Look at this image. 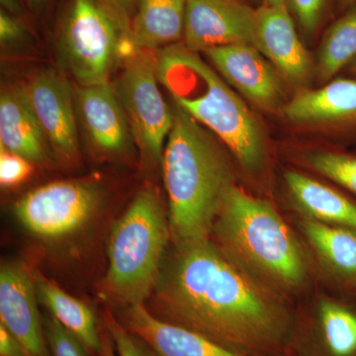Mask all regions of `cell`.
I'll use <instances>...</instances> for the list:
<instances>
[{
	"label": "cell",
	"instance_id": "6da1fadb",
	"mask_svg": "<svg viewBox=\"0 0 356 356\" xmlns=\"http://www.w3.org/2000/svg\"><path fill=\"white\" fill-rule=\"evenodd\" d=\"M153 294L156 317L255 356H288L295 320L273 290L206 242L175 248Z\"/></svg>",
	"mask_w": 356,
	"mask_h": 356
},
{
	"label": "cell",
	"instance_id": "7a4b0ae2",
	"mask_svg": "<svg viewBox=\"0 0 356 356\" xmlns=\"http://www.w3.org/2000/svg\"><path fill=\"white\" fill-rule=\"evenodd\" d=\"M173 116L161 165L170 240L175 248H184L210 240L235 184L226 154L209 133L177 105Z\"/></svg>",
	"mask_w": 356,
	"mask_h": 356
},
{
	"label": "cell",
	"instance_id": "3957f363",
	"mask_svg": "<svg viewBox=\"0 0 356 356\" xmlns=\"http://www.w3.org/2000/svg\"><path fill=\"white\" fill-rule=\"evenodd\" d=\"M159 83L179 107L224 142L243 170L257 172L266 161L261 124L240 96L196 51L184 44L161 49L156 55Z\"/></svg>",
	"mask_w": 356,
	"mask_h": 356
},
{
	"label": "cell",
	"instance_id": "277c9868",
	"mask_svg": "<svg viewBox=\"0 0 356 356\" xmlns=\"http://www.w3.org/2000/svg\"><path fill=\"white\" fill-rule=\"evenodd\" d=\"M212 235L224 254L273 291H294L305 283V255L286 222L271 204L236 184L225 199Z\"/></svg>",
	"mask_w": 356,
	"mask_h": 356
},
{
	"label": "cell",
	"instance_id": "5b68a950",
	"mask_svg": "<svg viewBox=\"0 0 356 356\" xmlns=\"http://www.w3.org/2000/svg\"><path fill=\"white\" fill-rule=\"evenodd\" d=\"M170 236L168 215L154 187L140 191L111 229L108 267L100 295L114 306L145 304L163 267Z\"/></svg>",
	"mask_w": 356,
	"mask_h": 356
},
{
	"label": "cell",
	"instance_id": "8992f818",
	"mask_svg": "<svg viewBox=\"0 0 356 356\" xmlns=\"http://www.w3.org/2000/svg\"><path fill=\"white\" fill-rule=\"evenodd\" d=\"M128 18L112 0H70L58 30V48L81 86L109 83L123 53L137 50Z\"/></svg>",
	"mask_w": 356,
	"mask_h": 356
},
{
	"label": "cell",
	"instance_id": "52a82bcc",
	"mask_svg": "<svg viewBox=\"0 0 356 356\" xmlns=\"http://www.w3.org/2000/svg\"><path fill=\"white\" fill-rule=\"evenodd\" d=\"M103 191L91 180H60L26 193L15 204L16 220L35 238L58 243L76 236L95 220Z\"/></svg>",
	"mask_w": 356,
	"mask_h": 356
},
{
	"label": "cell",
	"instance_id": "ba28073f",
	"mask_svg": "<svg viewBox=\"0 0 356 356\" xmlns=\"http://www.w3.org/2000/svg\"><path fill=\"white\" fill-rule=\"evenodd\" d=\"M136 50L129 55L114 86L140 149L156 165H161L166 140L175 116L159 88L156 55Z\"/></svg>",
	"mask_w": 356,
	"mask_h": 356
},
{
	"label": "cell",
	"instance_id": "9c48e42d",
	"mask_svg": "<svg viewBox=\"0 0 356 356\" xmlns=\"http://www.w3.org/2000/svg\"><path fill=\"white\" fill-rule=\"evenodd\" d=\"M257 16L245 0H187L184 44L196 53L232 44L255 46Z\"/></svg>",
	"mask_w": 356,
	"mask_h": 356
},
{
	"label": "cell",
	"instance_id": "30bf717a",
	"mask_svg": "<svg viewBox=\"0 0 356 356\" xmlns=\"http://www.w3.org/2000/svg\"><path fill=\"white\" fill-rule=\"evenodd\" d=\"M51 153L65 163L79 153L76 95L67 79L56 70L40 72L25 86Z\"/></svg>",
	"mask_w": 356,
	"mask_h": 356
},
{
	"label": "cell",
	"instance_id": "8fae6325",
	"mask_svg": "<svg viewBox=\"0 0 356 356\" xmlns=\"http://www.w3.org/2000/svg\"><path fill=\"white\" fill-rule=\"evenodd\" d=\"M36 281L20 261L0 268V324L34 356H51L37 301Z\"/></svg>",
	"mask_w": 356,
	"mask_h": 356
},
{
	"label": "cell",
	"instance_id": "7c38bea8",
	"mask_svg": "<svg viewBox=\"0 0 356 356\" xmlns=\"http://www.w3.org/2000/svg\"><path fill=\"white\" fill-rule=\"evenodd\" d=\"M203 53L232 86L257 106H280L284 95L280 70L254 44H226Z\"/></svg>",
	"mask_w": 356,
	"mask_h": 356
},
{
	"label": "cell",
	"instance_id": "4fadbf2b",
	"mask_svg": "<svg viewBox=\"0 0 356 356\" xmlns=\"http://www.w3.org/2000/svg\"><path fill=\"white\" fill-rule=\"evenodd\" d=\"M122 323L152 356H255L231 350L197 332L161 320L145 304L124 308Z\"/></svg>",
	"mask_w": 356,
	"mask_h": 356
},
{
	"label": "cell",
	"instance_id": "5bb4252c",
	"mask_svg": "<svg viewBox=\"0 0 356 356\" xmlns=\"http://www.w3.org/2000/svg\"><path fill=\"white\" fill-rule=\"evenodd\" d=\"M76 105L84 131L95 149L112 156L127 149L132 130L111 84L81 86L76 91Z\"/></svg>",
	"mask_w": 356,
	"mask_h": 356
},
{
	"label": "cell",
	"instance_id": "9a60e30c",
	"mask_svg": "<svg viewBox=\"0 0 356 356\" xmlns=\"http://www.w3.org/2000/svg\"><path fill=\"white\" fill-rule=\"evenodd\" d=\"M257 15L255 47L292 83L305 81L311 72V58L300 41L289 7L262 4Z\"/></svg>",
	"mask_w": 356,
	"mask_h": 356
},
{
	"label": "cell",
	"instance_id": "2e32d148",
	"mask_svg": "<svg viewBox=\"0 0 356 356\" xmlns=\"http://www.w3.org/2000/svg\"><path fill=\"white\" fill-rule=\"evenodd\" d=\"M356 299V298H355ZM296 356H356V305L325 299L308 327L294 325L291 353Z\"/></svg>",
	"mask_w": 356,
	"mask_h": 356
},
{
	"label": "cell",
	"instance_id": "e0dca14e",
	"mask_svg": "<svg viewBox=\"0 0 356 356\" xmlns=\"http://www.w3.org/2000/svg\"><path fill=\"white\" fill-rule=\"evenodd\" d=\"M0 144L34 165L48 161L46 138L25 86L4 89L0 96Z\"/></svg>",
	"mask_w": 356,
	"mask_h": 356
},
{
	"label": "cell",
	"instance_id": "ac0fdd59",
	"mask_svg": "<svg viewBox=\"0 0 356 356\" xmlns=\"http://www.w3.org/2000/svg\"><path fill=\"white\" fill-rule=\"evenodd\" d=\"M295 123H327L356 127V79H339L295 96L283 108Z\"/></svg>",
	"mask_w": 356,
	"mask_h": 356
},
{
	"label": "cell",
	"instance_id": "d6986e66",
	"mask_svg": "<svg viewBox=\"0 0 356 356\" xmlns=\"http://www.w3.org/2000/svg\"><path fill=\"white\" fill-rule=\"evenodd\" d=\"M187 0H137L131 40L137 50H161L184 37Z\"/></svg>",
	"mask_w": 356,
	"mask_h": 356
},
{
	"label": "cell",
	"instance_id": "ffe728a7",
	"mask_svg": "<svg viewBox=\"0 0 356 356\" xmlns=\"http://www.w3.org/2000/svg\"><path fill=\"white\" fill-rule=\"evenodd\" d=\"M284 177L293 200L307 218L356 229V199L348 192L291 170Z\"/></svg>",
	"mask_w": 356,
	"mask_h": 356
},
{
	"label": "cell",
	"instance_id": "44dd1931",
	"mask_svg": "<svg viewBox=\"0 0 356 356\" xmlns=\"http://www.w3.org/2000/svg\"><path fill=\"white\" fill-rule=\"evenodd\" d=\"M302 231L343 289L356 296V229L306 218Z\"/></svg>",
	"mask_w": 356,
	"mask_h": 356
},
{
	"label": "cell",
	"instance_id": "7402d4cb",
	"mask_svg": "<svg viewBox=\"0 0 356 356\" xmlns=\"http://www.w3.org/2000/svg\"><path fill=\"white\" fill-rule=\"evenodd\" d=\"M35 281L39 301L48 309L50 315L74 334L88 353L99 356L102 332L98 331L91 309L42 274H35Z\"/></svg>",
	"mask_w": 356,
	"mask_h": 356
},
{
	"label": "cell",
	"instance_id": "603a6c76",
	"mask_svg": "<svg viewBox=\"0 0 356 356\" xmlns=\"http://www.w3.org/2000/svg\"><path fill=\"white\" fill-rule=\"evenodd\" d=\"M356 58V6L346 9L325 33L318 58V76L332 79Z\"/></svg>",
	"mask_w": 356,
	"mask_h": 356
},
{
	"label": "cell",
	"instance_id": "cb8c5ba5",
	"mask_svg": "<svg viewBox=\"0 0 356 356\" xmlns=\"http://www.w3.org/2000/svg\"><path fill=\"white\" fill-rule=\"evenodd\" d=\"M307 161L314 170L356 199V153L318 152L307 156Z\"/></svg>",
	"mask_w": 356,
	"mask_h": 356
},
{
	"label": "cell",
	"instance_id": "d4e9b609",
	"mask_svg": "<svg viewBox=\"0 0 356 356\" xmlns=\"http://www.w3.org/2000/svg\"><path fill=\"white\" fill-rule=\"evenodd\" d=\"M44 334L51 356H88V351L51 315L43 318Z\"/></svg>",
	"mask_w": 356,
	"mask_h": 356
},
{
	"label": "cell",
	"instance_id": "484cf974",
	"mask_svg": "<svg viewBox=\"0 0 356 356\" xmlns=\"http://www.w3.org/2000/svg\"><path fill=\"white\" fill-rule=\"evenodd\" d=\"M104 327L113 341L115 353L117 356H152L145 346L119 318L115 317L111 311L106 310L104 314Z\"/></svg>",
	"mask_w": 356,
	"mask_h": 356
},
{
	"label": "cell",
	"instance_id": "4316f807",
	"mask_svg": "<svg viewBox=\"0 0 356 356\" xmlns=\"http://www.w3.org/2000/svg\"><path fill=\"white\" fill-rule=\"evenodd\" d=\"M34 172V163L19 154L1 147L0 151V184L13 188L22 184Z\"/></svg>",
	"mask_w": 356,
	"mask_h": 356
},
{
	"label": "cell",
	"instance_id": "83f0119b",
	"mask_svg": "<svg viewBox=\"0 0 356 356\" xmlns=\"http://www.w3.org/2000/svg\"><path fill=\"white\" fill-rule=\"evenodd\" d=\"M327 0H287V6L299 21L302 29L312 34L317 29Z\"/></svg>",
	"mask_w": 356,
	"mask_h": 356
},
{
	"label": "cell",
	"instance_id": "f1b7e54d",
	"mask_svg": "<svg viewBox=\"0 0 356 356\" xmlns=\"http://www.w3.org/2000/svg\"><path fill=\"white\" fill-rule=\"evenodd\" d=\"M24 26L17 18L6 11L0 13V41L2 44H11L24 38Z\"/></svg>",
	"mask_w": 356,
	"mask_h": 356
},
{
	"label": "cell",
	"instance_id": "f546056e",
	"mask_svg": "<svg viewBox=\"0 0 356 356\" xmlns=\"http://www.w3.org/2000/svg\"><path fill=\"white\" fill-rule=\"evenodd\" d=\"M0 356H34L0 324Z\"/></svg>",
	"mask_w": 356,
	"mask_h": 356
},
{
	"label": "cell",
	"instance_id": "4dcf8cb0",
	"mask_svg": "<svg viewBox=\"0 0 356 356\" xmlns=\"http://www.w3.org/2000/svg\"><path fill=\"white\" fill-rule=\"evenodd\" d=\"M99 356H117L113 341L105 327L104 332H102V350L100 351Z\"/></svg>",
	"mask_w": 356,
	"mask_h": 356
},
{
	"label": "cell",
	"instance_id": "1f68e13d",
	"mask_svg": "<svg viewBox=\"0 0 356 356\" xmlns=\"http://www.w3.org/2000/svg\"><path fill=\"white\" fill-rule=\"evenodd\" d=\"M117 7L122 11V13L130 19L131 15L134 14L137 0H112Z\"/></svg>",
	"mask_w": 356,
	"mask_h": 356
},
{
	"label": "cell",
	"instance_id": "d6a6232c",
	"mask_svg": "<svg viewBox=\"0 0 356 356\" xmlns=\"http://www.w3.org/2000/svg\"><path fill=\"white\" fill-rule=\"evenodd\" d=\"M2 10L6 11L11 15H17L20 13V6L18 0H1Z\"/></svg>",
	"mask_w": 356,
	"mask_h": 356
},
{
	"label": "cell",
	"instance_id": "836d02e7",
	"mask_svg": "<svg viewBox=\"0 0 356 356\" xmlns=\"http://www.w3.org/2000/svg\"><path fill=\"white\" fill-rule=\"evenodd\" d=\"M339 6L343 9H348L356 6V0H339Z\"/></svg>",
	"mask_w": 356,
	"mask_h": 356
},
{
	"label": "cell",
	"instance_id": "e575fe53",
	"mask_svg": "<svg viewBox=\"0 0 356 356\" xmlns=\"http://www.w3.org/2000/svg\"><path fill=\"white\" fill-rule=\"evenodd\" d=\"M262 4H266V6H284L287 4V0H264Z\"/></svg>",
	"mask_w": 356,
	"mask_h": 356
},
{
	"label": "cell",
	"instance_id": "d590c367",
	"mask_svg": "<svg viewBox=\"0 0 356 356\" xmlns=\"http://www.w3.org/2000/svg\"><path fill=\"white\" fill-rule=\"evenodd\" d=\"M27 2L32 8L37 9L43 6L44 4L46 3L47 0H27Z\"/></svg>",
	"mask_w": 356,
	"mask_h": 356
},
{
	"label": "cell",
	"instance_id": "8d00e7d4",
	"mask_svg": "<svg viewBox=\"0 0 356 356\" xmlns=\"http://www.w3.org/2000/svg\"><path fill=\"white\" fill-rule=\"evenodd\" d=\"M348 67H350V72L356 76V58Z\"/></svg>",
	"mask_w": 356,
	"mask_h": 356
},
{
	"label": "cell",
	"instance_id": "74e56055",
	"mask_svg": "<svg viewBox=\"0 0 356 356\" xmlns=\"http://www.w3.org/2000/svg\"><path fill=\"white\" fill-rule=\"evenodd\" d=\"M289 356H296V355H295L294 353H290Z\"/></svg>",
	"mask_w": 356,
	"mask_h": 356
},
{
	"label": "cell",
	"instance_id": "f35d334b",
	"mask_svg": "<svg viewBox=\"0 0 356 356\" xmlns=\"http://www.w3.org/2000/svg\"><path fill=\"white\" fill-rule=\"evenodd\" d=\"M245 1H248V0H245ZM252 1H255V0H252ZM262 2H264V0H262Z\"/></svg>",
	"mask_w": 356,
	"mask_h": 356
},
{
	"label": "cell",
	"instance_id": "ab89813d",
	"mask_svg": "<svg viewBox=\"0 0 356 356\" xmlns=\"http://www.w3.org/2000/svg\"><path fill=\"white\" fill-rule=\"evenodd\" d=\"M355 298H356V296L355 297Z\"/></svg>",
	"mask_w": 356,
	"mask_h": 356
}]
</instances>
